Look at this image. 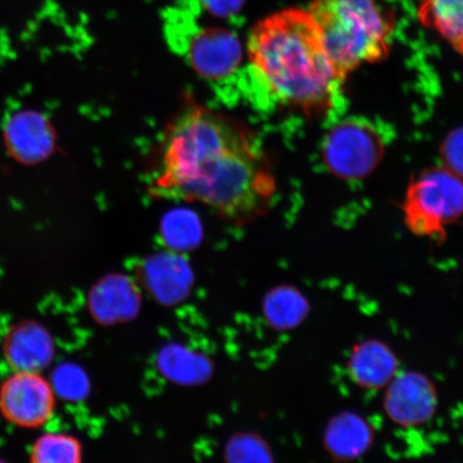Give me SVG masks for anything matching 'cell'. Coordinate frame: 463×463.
<instances>
[{
  "label": "cell",
  "instance_id": "cell-11",
  "mask_svg": "<svg viewBox=\"0 0 463 463\" xmlns=\"http://www.w3.org/2000/svg\"><path fill=\"white\" fill-rule=\"evenodd\" d=\"M347 372L353 383L361 389L382 390L399 373V361L389 345L379 339H367L353 346Z\"/></svg>",
  "mask_w": 463,
  "mask_h": 463
},
{
  "label": "cell",
  "instance_id": "cell-18",
  "mask_svg": "<svg viewBox=\"0 0 463 463\" xmlns=\"http://www.w3.org/2000/svg\"><path fill=\"white\" fill-rule=\"evenodd\" d=\"M165 239L173 249L184 250L198 240V224L187 215H174L165 223Z\"/></svg>",
  "mask_w": 463,
  "mask_h": 463
},
{
  "label": "cell",
  "instance_id": "cell-5",
  "mask_svg": "<svg viewBox=\"0 0 463 463\" xmlns=\"http://www.w3.org/2000/svg\"><path fill=\"white\" fill-rule=\"evenodd\" d=\"M385 142L369 120L351 118L328 133L323 146L329 170L345 179L367 176L383 157Z\"/></svg>",
  "mask_w": 463,
  "mask_h": 463
},
{
  "label": "cell",
  "instance_id": "cell-10",
  "mask_svg": "<svg viewBox=\"0 0 463 463\" xmlns=\"http://www.w3.org/2000/svg\"><path fill=\"white\" fill-rule=\"evenodd\" d=\"M5 142L11 155L22 164H39L55 148L53 127L43 115L24 111L16 113L5 126Z\"/></svg>",
  "mask_w": 463,
  "mask_h": 463
},
{
  "label": "cell",
  "instance_id": "cell-1",
  "mask_svg": "<svg viewBox=\"0 0 463 463\" xmlns=\"http://www.w3.org/2000/svg\"><path fill=\"white\" fill-rule=\"evenodd\" d=\"M150 190L160 198L199 203L242 224L264 215L277 183L256 132L228 114L188 101L164 130Z\"/></svg>",
  "mask_w": 463,
  "mask_h": 463
},
{
  "label": "cell",
  "instance_id": "cell-15",
  "mask_svg": "<svg viewBox=\"0 0 463 463\" xmlns=\"http://www.w3.org/2000/svg\"><path fill=\"white\" fill-rule=\"evenodd\" d=\"M420 20L463 57V0H424Z\"/></svg>",
  "mask_w": 463,
  "mask_h": 463
},
{
  "label": "cell",
  "instance_id": "cell-20",
  "mask_svg": "<svg viewBox=\"0 0 463 463\" xmlns=\"http://www.w3.org/2000/svg\"><path fill=\"white\" fill-rule=\"evenodd\" d=\"M227 455L231 461H268L270 451L263 439L252 436H241L232 439Z\"/></svg>",
  "mask_w": 463,
  "mask_h": 463
},
{
  "label": "cell",
  "instance_id": "cell-16",
  "mask_svg": "<svg viewBox=\"0 0 463 463\" xmlns=\"http://www.w3.org/2000/svg\"><path fill=\"white\" fill-rule=\"evenodd\" d=\"M264 311L271 326L288 331L299 326L306 320L310 305L297 288L281 286L266 297Z\"/></svg>",
  "mask_w": 463,
  "mask_h": 463
},
{
  "label": "cell",
  "instance_id": "cell-12",
  "mask_svg": "<svg viewBox=\"0 0 463 463\" xmlns=\"http://www.w3.org/2000/svg\"><path fill=\"white\" fill-rule=\"evenodd\" d=\"M323 441L327 454L335 460H354L373 447L374 432L361 414L344 411L329 420Z\"/></svg>",
  "mask_w": 463,
  "mask_h": 463
},
{
  "label": "cell",
  "instance_id": "cell-21",
  "mask_svg": "<svg viewBox=\"0 0 463 463\" xmlns=\"http://www.w3.org/2000/svg\"><path fill=\"white\" fill-rule=\"evenodd\" d=\"M444 158L448 169L463 177V130L454 132L445 144Z\"/></svg>",
  "mask_w": 463,
  "mask_h": 463
},
{
  "label": "cell",
  "instance_id": "cell-14",
  "mask_svg": "<svg viewBox=\"0 0 463 463\" xmlns=\"http://www.w3.org/2000/svg\"><path fill=\"white\" fill-rule=\"evenodd\" d=\"M144 274L145 283L162 302L172 303L187 292L189 271L177 257L161 256L148 260Z\"/></svg>",
  "mask_w": 463,
  "mask_h": 463
},
{
  "label": "cell",
  "instance_id": "cell-6",
  "mask_svg": "<svg viewBox=\"0 0 463 463\" xmlns=\"http://www.w3.org/2000/svg\"><path fill=\"white\" fill-rule=\"evenodd\" d=\"M55 395L42 373L14 372L0 386V413L11 424L34 430L53 416Z\"/></svg>",
  "mask_w": 463,
  "mask_h": 463
},
{
  "label": "cell",
  "instance_id": "cell-8",
  "mask_svg": "<svg viewBox=\"0 0 463 463\" xmlns=\"http://www.w3.org/2000/svg\"><path fill=\"white\" fill-rule=\"evenodd\" d=\"M5 362L14 372L42 373L55 355L53 338L42 324L26 320L10 327L3 343Z\"/></svg>",
  "mask_w": 463,
  "mask_h": 463
},
{
  "label": "cell",
  "instance_id": "cell-9",
  "mask_svg": "<svg viewBox=\"0 0 463 463\" xmlns=\"http://www.w3.org/2000/svg\"><path fill=\"white\" fill-rule=\"evenodd\" d=\"M189 61L194 71L205 79L228 78L241 62L240 42L224 29H205L191 43Z\"/></svg>",
  "mask_w": 463,
  "mask_h": 463
},
{
  "label": "cell",
  "instance_id": "cell-17",
  "mask_svg": "<svg viewBox=\"0 0 463 463\" xmlns=\"http://www.w3.org/2000/svg\"><path fill=\"white\" fill-rule=\"evenodd\" d=\"M83 449L77 438L65 433H46L33 445L34 463H77L82 460Z\"/></svg>",
  "mask_w": 463,
  "mask_h": 463
},
{
  "label": "cell",
  "instance_id": "cell-7",
  "mask_svg": "<svg viewBox=\"0 0 463 463\" xmlns=\"http://www.w3.org/2000/svg\"><path fill=\"white\" fill-rule=\"evenodd\" d=\"M438 405L437 387L424 373L412 370L398 373L385 387L384 412L398 426L426 424L436 414Z\"/></svg>",
  "mask_w": 463,
  "mask_h": 463
},
{
  "label": "cell",
  "instance_id": "cell-4",
  "mask_svg": "<svg viewBox=\"0 0 463 463\" xmlns=\"http://www.w3.org/2000/svg\"><path fill=\"white\" fill-rule=\"evenodd\" d=\"M463 215V181L449 169L422 173L410 184L403 222L411 233L443 241L447 229Z\"/></svg>",
  "mask_w": 463,
  "mask_h": 463
},
{
  "label": "cell",
  "instance_id": "cell-19",
  "mask_svg": "<svg viewBox=\"0 0 463 463\" xmlns=\"http://www.w3.org/2000/svg\"><path fill=\"white\" fill-rule=\"evenodd\" d=\"M52 386L55 392H57L62 397L79 399L85 395L89 384L82 370L72 364H65L55 370Z\"/></svg>",
  "mask_w": 463,
  "mask_h": 463
},
{
  "label": "cell",
  "instance_id": "cell-13",
  "mask_svg": "<svg viewBox=\"0 0 463 463\" xmlns=\"http://www.w3.org/2000/svg\"><path fill=\"white\" fill-rule=\"evenodd\" d=\"M138 298L135 288L123 277H109L92 288L90 309L102 323H114L136 314Z\"/></svg>",
  "mask_w": 463,
  "mask_h": 463
},
{
  "label": "cell",
  "instance_id": "cell-2",
  "mask_svg": "<svg viewBox=\"0 0 463 463\" xmlns=\"http://www.w3.org/2000/svg\"><path fill=\"white\" fill-rule=\"evenodd\" d=\"M247 52L253 77L278 107L309 116L335 108L345 80L308 9L288 8L259 21Z\"/></svg>",
  "mask_w": 463,
  "mask_h": 463
},
{
  "label": "cell",
  "instance_id": "cell-3",
  "mask_svg": "<svg viewBox=\"0 0 463 463\" xmlns=\"http://www.w3.org/2000/svg\"><path fill=\"white\" fill-rule=\"evenodd\" d=\"M308 11L345 82L358 68L389 56L392 24L378 0H314Z\"/></svg>",
  "mask_w": 463,
  "mask_h": 463
}]
</instances>
